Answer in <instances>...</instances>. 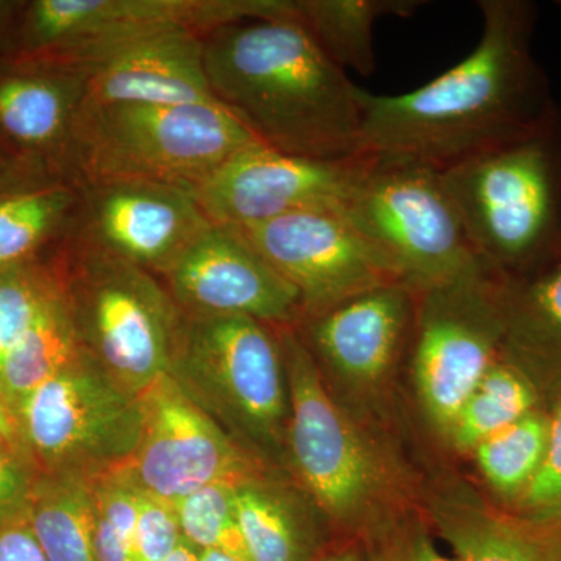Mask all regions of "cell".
Masks as SVG:
<instances>
[{
  "instance_id": "6da1fadb",
  "label": "cell",
  "mask_w": 561,
  "mask_h": 561,
  "mask_svg": "<svg viewBox=\"0 0 561 561\" xmlns=\"http://www.w3.org/2000/svg\"><path fill=\"white\" fill-rule=\"evenodd\" d=\"M478 47L419 90L376 95L357 88L360 151L398 154L438 171L523 135L557 110L531 55L537 7L482 0Z\"/></svg>"
},
{
  "instance_id": "7a4b0ae2",
  "label": "cell",
  "mask_w": 561,
  "mask_h": 561,
  "mask_svg": "<svg viewBox=\"0 0 561 561\" xmlns=\"http://www.w3.org/2000/svg\"><path fill=\"white\" fill-rule=\"evenodd\" d=\"M210 92L261 144L316 160L360 153L357 87L294 16L232 22L203 36Z\"/></svg>"
},
{
  "instance_id": "3957f363",
  "label": "cell",
  "mask_w": 561,
  "mask_h": 561,
  "mask_svg": "<svg viewBox=\"0 0 561 561\" xmlns=\"http://www.w3.org/2000/svg\"><path fill=\"white\" fill-rule=\"evenodd\" d=\"M479 260L505 278L561 249V111L440 171Z\"/></svg>"
},
{
  "instance_id": "277c9868",
  "label": "cell",
  "mask_w": 561,
  "mask_h": 561,
  "mask_svg": "<svg viewBox=\"0 0 561 561\" xmlns=\"http://www.w3.org/2000/svg\"><path fill=\"white\" fill-rule=\"evenodd\" d=\"M260 142L220 103L138 105L84 99L70 139L77 186L149 181L194 194L238 151Z\"/></svg>"
},
{
  "instance_id": "5b68a950",
  "label": "cell",
  "mask_w": 561,
  "mask_h": 561,
  "mask_svg": "<svg viewBox=\"0 0 561 561\" xmlns=\"http://www.w3.org/2000/svg\"><path fill=\"white\" fill-rule=\"evenodd\" d=\"M169 376L247 451L268 467L287 463L289 393L276 327L184 312Z\"/></svg>"
},
{
  "instance_id": "8992f818",
  "label": "cell",
  "mask_w": 561,
  "mask_h": 561,
  "mask_svg": "<svg viewBox=\"0 0 561 561\" xmlns=\"http://www.w3.org/2000/svg\"><path fill=\"white\" fill-rule=\"evenodd\" d=\"M58 268L83 348L114 381L139 394L171 373L184 312L160 278L72 230Z\"/></svg>"
},
{
  "instance_id": "52a82bcc",
  "label": "cell",
  "mask_w": 561,
  "mask_h": 561,
  "mask_svg": "<svg viewBox=\"0 0 561 561\" xmlns=\"http://www.w3.org/2000/svg\"><path fill=\"white\" fill-rule=\"evenodd\" d=\"M289 393L287 467L321 515L360 541L398 513L383 511L389 478L353 421L332 400L320 364L295 327H276Z\"/></svg>"
},
{
  "instance_id": "ba28073f",
  "label": "cell",
  "mask_w": 561,
  "mask_h": 561,
  "mask_svg": "<svg viewBox=\"0 0 561 561\" xmlns=\"http://www.w3.org/2000/svg\"><path fill=\"white\" fill-rule=\"evenodd\" d=\"M341 213L415 291L454 278L478 257L442 172L413 158L362 151Z\"/></svg>"
},
{
  "instance_id": "9c48e42d",
  "label": "cell",
  "mask_w": 561,
  "mask_h": 561,
  "mask_svg": "<svg viewBox=\"0 0 561 561\" xmlns=\"http://www.w3.org/2000/svg\"><path fill=\"white\" fill-rule=\"evenodd\" d=\"M505 334L507 278L479 257L454 278L416 291L413 381L424 413L445 437L501 356Z\"/></svg>"
},
{
  "instance_id": "30bf717a",
  "label": "cell",
  "mask_w": 561,
  "mask_h": 561,
  "mask_svg": "<svg viewBox=\"0 0 561 561\" xmlns=\"http://www.w3.org/2000/svg\"><path fill=\"white\" fill-rule=\"evenodd\" d=\"M14 413L39 472L98 479L124 470L142 434L138 394L114 381L88 351Z\"/></svg>"
},
{
  "instance_id": "8fae6325",
  "label": "cell",
  "mask_w": 561,
  "mask_h": 561,
  "mask_svg": "<svg viewBox=\"0 0 561 561\" xmlns=\"http://www.w3.org/2000/svg\"><path fill=\"white\" fill-rule=\"evenodd\" d=\"M290 0H38L24 22V57L90 72L153 33L205 36L232 22L289 14Z\"/></svg>"
},
{
  "instance_id": "7c38bea8",
  "label": "cell",
  "mask_w": 561,
  "mask_h": 561,
  "mask_svg": "<svg viewBox=\"0 0 561 561\" xmlns=\"http://www.w3.org/2000/svg\"><path fill=\"white\" fill-rule=\"evenodd\" d=\"M142 434L127 467L151 496L175 504L214 483H241L272 472L187 397L172 376L138 394Z\"/></svg>"
},
{
  "instance_id": "4fadbf2b",
  "label": "cell",
  "mask_w": 561,
  "mask_h": 561,
  "mask_svg": "<svg viewBox=\"0 0 561 561\" xmlns=\"http://www.w3.org/2000/svg\"><path fill=\"white\" fill-rule=\"evenodd\" d=\"M241 230L297 290L301 320L362 291L401 283L386 257L362 238L341 209L301 210Z\"/></svg>"
},
{
  "instance_id": "5bb4252c",
  "label": "cell",
  "mask_w": 561,
  "mask_h": 561,
  "mask_svg": "<svg viewBox=\"0 0 561 561\" xmlns=\"http://www.w3.org/2000/svg\"><path fill=\"white\" fill-rule=\"evenodd\" d=\"M79 190L72 231L160 279L210 225L192 192L168 184L105 181Z\"/></svg>"
},
{
  "instance_id": "9a60e30c",
  "label": "cell",
  "mask_w": 561,
  "mask_h": 561,
  "mask_svg": "<svg viewBox=\"0 0 561 561\" xmlns=\"http://www.w3.org/2000/svg\"><path fill=\"white\" fill-rule=\"evenodd\" d=\"M360 153L346 160L295 157L251 144L194 192L210 224L245 228L313 209H341Z\"/></svg>"
},
{
  "instance_id": "2e32d148",
  "label": "cell",
  "mask_w": 561,
  "mask_h": 561,
  "mask_svg": "<svg viewBox=\"0 0 561 561\" xmlns=\"http://www.w3.org/2000/svg\"><path fill=\"white\" fill-rule=\"evenodd\" d=\"M161 280L194 316H243L271 327L301 320L297 290L230 225L210 224Z\"/></svg>"
},
{
  "instance_id": "e0dca14e",
  "label": "cell",
  "mask_w": 561,
  "mask_h": 561,
  "mask_svg": "<svg viewBox=\"0 0 561 561\" xmlns=\"http://www.w3.org/2000/svg\"><path fill=\"white\" fill-rule=\"evenodd\" d=\"M415 311V290L401 283L386 284L306 317L295 330L317 362L365 389L383 381L412 342Z\"/></svg>"
},
{
  "instance_id": "ac0fdd59",
  "label": "cell",
  "mask_w": 561,
  "mask_h": 561,
  "mask_svg": "<svg viewBox=\"0 0 561 561\" xmlns=\"http://www.w3.org/2000/svg\"><path fill=\"white\" fill-rule=\"evenodd\" d=\"M88 73L87 101L92 103H217L206 79L203 36L186 28L135 41Z\"/></svg>"
},
{
  "instance_id": "d6986e66",
  "label": "cell",
  "mask_w": 561,
  "mask_h": 561,
  "mask_svg": "<svg viewBox=\"0 0 561 561\" xmlns=\"http://www.w3.org/2000/svg\"><path fill=\"white\" fill-rule=\"evenodd\" d=\"M25 69L0 77V131L22 149L46 154L70 181V139L90 73L27 57Z\"/></svg>"
},
{
  "instance_id": "ffe728a7",
  "label": "cell",
  "mask_w": 561,
  "mask_h": 561,
  "mask_svg": "<svg viewBox=\"0 0 561 561\" xmlns=\"http://www.w3.org/2000/svg\"><path fill=\"white\" fill-rule=\"evenodd\" d=\"M430 518L457 561H561V524L527 518L459 483L432 494Z\"/></svg>"
},
{
  "instance_id": "44dd1931",
  "label": "cell",
  "mask_w": 561,
  "mask_h": 561,
  "mask_svg": "<svg viewBox=\"0 0 561 561\" xmlns=\"http://www.w3.org/2000/svg\"><path fill=\"white\" fill-rule=\"evenodd\" d=\"M502 351L526 367L552 400L561 393V249L524 275L507 278Z\"/></svg>"
},
{
  "instance_id": "7402d4cb",
  "label": "cell",
  "mask_w": 561,
  "mask_h": 561,
  "mask_svg": "<svg viewBox=\"0 0 561 561\" xmlns=\"http://www.w3.org/2000/svg\"><path fill=\"white\" fill-rule=\"evenodd\" d=\"M247 561H316L317 535L298 497L272 472L236 486Z\"/></svg>"
},
{
  "instance_id": "603a6c76",
  "label": "cell",
  "mask_w": 561,
  "mask_h": 561,
  "mask_svg": "<svg viewBox=\"0 0 561 561\" xmlns=\"http://www.w3.org/2000/svg\"><path fill=\"white\" fill-rule=\"evenodd\" d=\"M92 481L66 472H39L27 522L49 561H98Z\"/></svg>"
},
{
  "instance_id": "cb8c5ba5",
  "label": "cell",
  "mask_w": 561,
  "mask_h": 561,
  "mask_svg": "<svg viewBox=\"0 0 561 561\" xmlns=\"http://www.w3.org/2000/svg\"><path fill=\"white\" fill-rule=\"evenodd\" d=\"M419 0H295L297 20L335 65L371 76L375 24L382 16H412Z\"/></svg>"
},
{
  "instance_id": "d4e9b609",
  "label": "cell",
  "mask_w": 561,
  "mask_h": 561,
  "mask_svg": "<svg viewBox=\"0 0 561 561\" xmlns=\"http://www.w3.org/2000/svg\"><path fill=\"white\" fill-rule=\"evenodd\" d=\"M84 353L62 289L60 297L39 313L3 362L0 398L16 412L28 394L68 370Z\"/></svg>"
},
{
  "instance_id": "484cf974",
  "label": "cell",
  "mask_w": 561,
  "mask_h": 561,
  "mask_svg": "<svg viewBox=\"0 0 561 561\" xmlns=\"http://www.w3.org/2000/svg\"><path fill=\"white\" fill-rule=\"evenodd\" d=\"M535 376L502 351L497 360L461 405L449 431V443L460 453H472L491 435L504 431L538 409L548 408Z\"/></svg>"
},
{
  "instance_id": "4316f807",
  "label": "cell",
  "mask_w": 561,
  "mask_h": 561,
  "mask_svg": "<svg viewBox=\"0 0 561 561\" xmlns=\"http://www.w3.org/2000/svg\"><path fill=\"white\" fill-rule=\"evenodd\" d=\"M80 190L68 180L9 192L0 197V271L32 262L51 239L76 224Z\"/></svg>"
},
{
  "instance_id": "83f0119b",
  "label": "cell",
  "mask_w": 561,
  "mask_h": 561,
  "mask_svg": "<svg viewBox=\"0 0 561 561\" xmlns=\"http://www.w3.org/2000/svg\"><path fill=\"white\" fill-rule=\"evenodd\" d=\"M549 408L538 409L476 446L474 460L483 481L512 508L529 489L545 460L549 442Z\"/></svg>"
},
{
  "instance_id": "f1b7e54d",
  "label": "cell",
  "mask_w": 561,
  "mask_h": 561,
  "mask_svg": "<svg viewBox=\"0 0 561 561\" xmlns=\"http://www.w3.org/2000/svg\"><path fill=\"white\" fill-rule=\"evenodd\" d=\"M60 268L27 264L0 271V368L41 312L62 294Z\"/></svg>"
},
{
  "instance_id": "f546056e",
  "label": "cell",
  "mask_w": 561,
  "mask_h": 561,
  "mask_svg": "<svg viewBox=\"0 0 561 561\" xmlns=\"http://www.w3.org/2000/svg\"><path fill=\"white\" fill-rule=\"evenodd\" d=\"M231 483H214L173 504L183 540L201 551L216 549L247 561Z\"/></svg>"
},
{
  "instance_id": "4dcf8cb0",
  "label": "cell",
  "mask_w": 561,
  "mask_h": 561,
  "mask_svg": "<svg viewBox=\"0 0 561 561\" xmlns=\"http://www.w3.org/2000/svg\"><path fill=\"white\" fill-rule=\"evenodd\" d=\"M94 491V545L98 561H135L138 486L127 472L102 476L92 485Z\"/></svg>"
},
{
  "instance_id": "1f68e13d",
  "label": "cell",
  "mask_w": 561,
  "mask_h": 561,
  "mask_svg": "<svg viewBox=\"0 0 561 561\" xmlns=\"http://www.w3.org/2000/svg\"><path fill=\"white\" fill-rule=\"evenodd\" d=\"M364 561H457L435 546L426 524L394 515L359 541Z\"/></svg>"
},
{
  "instance_id": "d6a6232c",
  "label": "cell",
  "mask_w": 561,
  "mask_h": 561,
  "mask_svg": "<svg viewBox=\"0 0 561 561\" xmlns=\"http://www.w3.org/2000/svg\"><path fill=\"white\" fill-rule=\"evenodd\" d=\"M549 442L540 471L511 511L537 519L561 524V393L549 404Z\"/></svg>"
},
{
  "instance_id": "836d02e7",
  "label": "cell",
  "mask_w": 561,
  "mask_h": 561,
  "mask_svg": "<svg viewBox=\"0 0 561 561\" xmlns=\"http://www.w3.org/2000/svg\"><path fill=\"white\" fill-rule=\"evenodd\" d=\"M183 540L179 516L171 502L138 489L133 557L135 561H164Z\"/></svg>"
},
{
  "instance_id": "e575fe53",
  "label": "cell",
  "mask_w": 561,
  "mask_h": 561,
  "mask_svg": "<svg viewBox=\"0 0 561 561\" xmlns=\"http://www.w3.org/2000/svg\"><path fill=\"white\" fill-rule=\"evenodd\" d=\"M38 476L31 454L0 435V529L27 516Z\"/></svg>"
},
{
  "instance_id": "d590c367",
  "label": "cell",
  "mask_w": 561,
  "mask_h": 561,
  "mask_svg": "<svg viewBox=\"0 0 561 561\" xmlns=\"http://www.w3.org/2000/svg\"><path fill=\"white\" fill-rule=\"evenodd\" d=\"M0 561H49L33 535L27 516L0 529Z\"/></svg>"
},
{
  "instance_id": "8d00e7d4",
  "label": "cell",
  "mask_w": 561,
  "mask_h": 561,
  "mask_svg": "<svg viewBox=\"0 0 561 561\" xmlns=\"http://www.w3.org/2000/svg\"><path fill=\"white\" fill-rule=\"evenodd\" d=\"M0 435L13 443V445L20 446L21 449L27 451L24 438H22L20 421H18V416L14 415V412L11 411L9 404L2 398H0Z\"/></svg>"
},
{
  "instance_id": "74e56055",
  "label": "cell",
  "mask_w": 561,
  "mask_h": 561,
  "mask_svg": "<svg viewBox=\"0 0 561 561\" xmlns=\"http://www.w3.org/2000/svg\"><path fill=\"white\" fill-rule=\"evenodd\" d=\"M316 561H364V552L359 541L348 540L345 545L320 553Z\"/></svg>"
},
{
  "instance_id": "f35d334b",
  "label": "cell",
  "mask_w": 561,
  "mask_h": 561,
  "mask_svg": "<svg viewBox=\"0 0 561 561\" xmlns=\"http://www.w3.org/2000/svg\"><path fill=\"white\" fill-rule=\"evenodd\" d=\"M164 561H198V551L190 542L181 540L179 548Z\"/></svg>"
},
{
  "instance_id": "ab89813d",
  "label": "cell",
  "mask_w": 561,
  "mask_h": 561,
  "mask_svg": "<svg viewBox=\"0 0 561 561\" xmlns=\"http://www.w3.org/2000/svg\"><path fill=\"white\" fill-rule=\"evenodd\" d=\"M198 561H239L228 553L216 551V549H208V551L198 552Z\"/></svg>"
}]
</instances>
